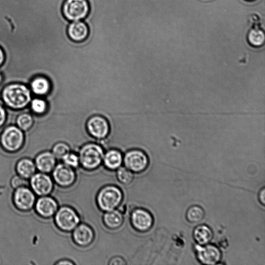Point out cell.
<instances>
[{"label": "cell", "mask_w": 265, "mask_h": 265, "mask_svg": "<svg viewBox=\"0 0 265 265\" xmlns=\"http://www.w3.org/2000/svg\"><path fill=\"white\" fill-rule=\"evenodd\" d=\"M94 237L92 228L85 224H79L73 231V239L77 245L81 247L90 245L93 241Z\"/></svg>", "instance_id": "2e32d148"}, {"label": "cell", "mask_w": 265, "mask_h": 265, "mask_svg": "<svg viewBox=\"0 0 265 265\" xmlns=\"http://www.w3.org/2000/svg\"><path fill=\"white\" fill-rule=\"evenodd\" d=\"M7 119V112L6 107L0 104V128L4 126Z\"/></svg>", "instance_id": "1f68e13d"}, {"label": "cell", "mask_w": 265, "mask_h": 265, "mask_svg": "<svg viewBox=\"0 0 265 265\" xmlns=\"http://www.w3.org/2000/svg\"><path fill=\"white\" fill-rule=\"evenodd\" d=\"M104 155L103 149L100 146L94 143L86 144L79 150L80 165L86 170H94L103 162Z\"/></svg>", "instance_id": "277c9868"}, {"label": "cell", "mask_w": 265, "mask_h": 265, "mask_svg": "<svg viewBox=\"0 0 265 265\" xmlns=\"http://www.w3.org/2000/svg\"><path fill=\"white\" fill-rule=\"evenodd\" d=\"M195 252L198 261L202 264L212 265L218 264L221 260L222 253L214 244L196 245Z\"/></svg>", "instance_id": "9c48e42d"}, {"label": "cell", "mask_w": 265, "mask_h": 265, "mask_svg": "<svg viewBox=\"0 0 265 265\" xmlns=\"http://www.w3.org/2000/svg\"><path fill=\"white\" fill-rule=\"evenodd\" d=\"M30 184L33 192L38 196L49 195L54 188V182L47 174L39 173L33 175L30 179Z\"/></svg>", "instance_id": "30bf717a"}, {"label": "cell", "mask_w": 265, "mask_h": 265, "mask_svg": "<svg viewBox=\"0 0 265 265\" xmlns=\"http://www.w3.org/2000/svg\"><path fill=\"white\" fill-rule=\"evenodd\" d=\"M36 167L35 162L30 158L24 157L17 163L16 171L18 175L28 179L35 174Z\"/></svg>", "instance_id": "7402d4cb"}, {"label": "cell", "mask_w": 265, "mask_h": 265, "mask_svg": "<svg viewBox=\"0 0 265 265\" xmlns=\"http://www.w3.org/2000/svg\"><path fill=\"white\" fill-rule=\"evenodd\" d=\"M118 181L125 185L130 184L134 180V173L126 167H120L117 171Z\"/></svg>", "instance_id": "83f0119b"}, {"label": "cell", "mask_w": 265, "mask_h": 265, "mask_svg": "<svg viewBox=\"0 0 265 265\" xmlns=\"http://www.w3.org/2000/svg\"><path fill=\"white\" fill-rule=\"evenodd\" d=\"M246 1H247V2H254V1H256V0H246Z\"/></svg>", "instance_id": "74e56055"}, {"label": "cell", "mask_w": 265, "mask_h": 265, "mask_svg": "<svg viewBox=\"0 0 265 265\" xmlns=\"http://www.w3.org/2000/svg\"><path fill=\"white\" fill-rule=\"evenodd\" d=\"M30 88L33 94V98L44 97L47 95L51 89V84L48 78L44 76L34 78L31 82Z\"/></svg>", "instance_id": "d6986e66"}, {"label": "cell", "mask_w": 265, "mask_h": 265, "mask_svg": "<svg viewBox=\"0 0 265 265\" xmlns=\"http://www.w3.org/2000/svg\"><path fill=\"white\" fill-rule=\"evenodd\" d=\"M2 80H3V76L1 74H0V83L2 82Z\"/></svg>", "instance_id": "8d00e7d4"}, {"label": "cell", "mask_w": 265, "mask_h": 265, "mask_svg": "<svg viewBox=\"0 0 265 265\" xmlns=\"http://www.w3.org/2000/svg\"><path fill=\"white\" fill-rule=\"evenodd\" d=\"M0 47L5 55L0 67L3 104L6 86L18 83L30 88L34 78L45 75L48 48L40 0H0Z\"/></svg>", "instance_id": "6da1fadb"}, {"label": "cell", "mask_w": 265, "mask_h": 265, "mask_svg": "<svg viewBox=\"0 0 265 265\" xmlns=\"http://www.w3.org/2000/svg\"><path fill=\"white\" fill-rule=\"evenodd\" d=\"M55 221L57 227L61 231L69 232L80 223V218L72 207L64 206L58 208L55 215Z\"/></svg>", "instance_id": "52a82bcc"}, {"label": "cell", "mask_w": 265, "mask_h": 265, "mask_svg": "<svg viewBox=\"0 0 265 265\" xmlns=\"http://www.w3.org/2000/svg\"><path fill=\"white\" fill-rule=\"evenodd\" d=\"M205 212L203 209L198 205L190 207L186 212V219L192 224L200 223L204 219Z\"/></svg>", "instance_id": "484cf974"}, {"label": "cell", "mask_w": 265, "mask_h": 265, "mask_svg": "<svg viewBox=\"0 0 265 265\" xmlns=\"http://www.w3.org/2000/svg\"><path fill=\"white\" fill-rule=\"evenodd\" d=\"M193 236L197 244L203 246L211 242L214 237V233L210 227L202 224L194 229Z\"/></svg>", "instance_id": "ffe728a7"}, {"label": "cell", "mask_w": 265, "mask_h": 265, "mask_svg": "<svg viewBox=\"0 0 265 265\" xmlns=\"http://www.w3.org/2000/svg\"><path fill=\"white\" fill-rule=\"evenodd\" d=\"M25 143V134L16 125L6 127L0 135V145L7 152L14 153L21 150Z\"/></svg>", "instance_id": "3957f363"}, {"label": "cell", "mask_w": 265, "mask_h": 265, "mask_svg": "<svg viewBox=\"0 0 265 265\" xmlns=\"http://www.w3.org/2000/svg\"><path fill=\"white\" fill-rule=\"evenodd\" d=\"M265 190L264 188H263L259 192L258 194V199L259 200L260 203L261 205L263 206H264V202H265Z\"/></svg>", "instance_id": "d6a6232c"}, {"label": "cell", "mask_w": 265, "mask_h": 265, "mask_svg": "<svg viewBox=\"0 0 265 265\" xmlns=\"http://www.w3.org/2000/svg\"><path fill=\"white\" fill-rule=\"evenodd\" d=\"M90 11L88 0H65L62 7L65 17L70 22L84 20Z\"/></svg>", "instance_id": "8992f818"}, {"label": "cell", "mask_w": 265, "mask_h": 265, "mask_svg": "<svg viewBox=\"0 0 265 265\" xmlns=\"http://www.w3.org/2000/svg\"><path fill=\"white\" fill-rule=\"evenodd\" d=\"M13 201L16 207L22 211H28L35 205V193L27 187L18 188L15 191Z\"/></svg>", "instance_id": "8fae6325"}, {"label": "cell", "mask_w": 265, "mask_h": 265, "mask_svg": "<svg viewBox=\"0 0 265 265\" xmlns=\"http://www.w3.org/2000/svg\"><path fill=\"white\" fill-rule=\"evenodd\" d=\"M124 162L122 153L117 149L109 150L104 155L103 162L105 167L109 170H117Z\"/></svg>", "instance_id": "44dd1931"}, {"label": "cell", "mask_w": 265, "mask_h": 265, "mask_svg": "<svg viewBox=\"0 0 265 265\" xmlns=\"http://www.w3.org/2000/svg\"><path fill=\"white\" fill-rule=\"evenodd\" d=\"M62 160L65 165L74 169L80 165L78 155L73 152H69Z\"/></svg>", "instance_id": "f546056e"}, {"label": "cell", "mask_w": 265, "mask_h": 265, "mask_svg": "<svg viewBox=\"0 0 265 265\" xmlns=\"http://www.w3.org/2000/svg\"><path fill=\"white\" fill-rule=\"evenodd\" d=\"M58 264H74V262L69 260H63L57 262Z\"/></svg>", "instance_id": "d590c367"}, {"label": "cell", "mask_w": 265, "mask_h": 265, "mask_svg": "<svg viewBox=\"0 0 265 265\" xmlns=\"http://www.w3.org/2000/svg\"><path fill=\"white\" fill-rule=\"evenodd\" d=\"M89 28L84 20L70 22L67 33L70 38L75 42L85 41L89 36Z\"/></svg>", "instance_id": "e0dca14e"}, {"label": "cell", "mask_w": 265, "mask_h": 265, "mask_svg": "<svg viewBox=\"0 0 265 265\" xmlns=\"http://www.w3.org/2000/svg\"><path fill=\"white\" fill-rule=\"evenodd\" d=\"M35 204L36 213L44 218H50L54 216L58 209L56 200L47 195L39 198Z\"/></svg>", "instance_id": "9a60e30c"}, {"label": "cell", "mask_w": 265, "mask_h": 265, "mask_svg": "<svg viewBox=\"0 0 265 265\" xmlns=\"http://www.w3.org/2000/svg\"><path fill=\"white\" fill-rule=\"evenodd\" d=\"M70 146L65 142H58L52 148V153L57 159L62 160L64 156L70 152Z\"/></svg>", "instance_id": "f1b7e54d"}, {"label": "cell", "mask_w": 265, "mask_h": 265, "mask_svg": "<svg viewBox=\"0 0 265 265\" xmlns=\"http://www.w3.org/2000/svg\"><path fill=\"white\" fill-rule=\"evenodd\" d=\"M125 167L133 173L144 172L148 167L149 160L143 151L132 150L126 153L124 157Z\"/></svg>", "instance_id": "ba28073f"}, {"label": "cell", "mask_w": 265, "mask_h": 265, "mask_svg": "<svg viewBox=\"0 0 265 265\" xmlns=\"http://www.w3.org/2000/svg\"><path fill=\"white\" fill-rule=\"evenodd\" d=\"M12 187L15 189L19 188L27 187L28 185V181L27 179H25L19 175L15 176L11 180Z\"/></svg>", "instance_id": "4dcf8cb0"}, {"label": "cell", "mask_w": 265, "mask_h": 265, "mask_svg": "<svg viewBox=\"0 0 265 265\" xmlns=\"http://www.w3.org/2000/svg\"><path fill=\"white\" fill-rule=\"evenodd\" d=\"M57 158L53 153L49 151H44L38 153L35 160V164L40 172L48 174L52 172L56 166Z\"/></svg>", "instance_id": "ac0fdd59"}, {"label": "cell", "mask_w": 265, "mask_h": 265, "mask_svg": "<svg viewBox=\"0 0 265 265\" xmlns=\"http://www.w3.org/2000/svg\"><path fill=\"white\" fill-rule=\"evenodd\" d=\"M31 111L37 115L44 114L47 110V104L45 99L42 97H33L30 104Z\"/></svg>", "instance_id": "4316f807"}, {"label": "cell", "mask_w": 265, "mask_h": 265, "mask_svg": "<svg viewBox=\"0 0 265 265\" xmlns=\"http://www.w3.org/2000/svg\"><path fill=\"white\" fill-rule=\"evenodd\" d=\"M52 177L57 185L64 188L72 186L76 179L74 169L64 163L55 167L52 171Z\"/></svg>", "instance_id": "7c38bea8"}, {"label": "cell", "mask_w": 265, "mask_h": 265, "mask_svg": "<svg viewBox=\"0 0 265 265\" xmlns=\"http://www.w3.org/2000/svg\"><path fill=\"white\" fill-rule=\"evenodd\" d=\"M86 128L90 134L93 137L102 139L110 133V127L107 120L103 117L96 115L87 121Z\"/></svg>", "instance_id": "5bb4252c"}, {"label": "cell", "mask_w": 265, "mask_h": 265, "mask_svg": "<svg viewBox=\"0 0 265 265\" xmlns=\"http://www.w3.org/2000/svg\"><path fill=\"white\" fill-rule=\"evenodd\" d=\"M133 227L140 232H146L153 227L154 219L151 214L143 208L134 210L131 216Z\"/></svg>", "instance_id": "4fadbf2b"}, {"label": "cell", "mask_w": 265, "mask_h": 265, "mask_svg": "<svg viewBox=\"0 0 265 265\" xmlns=\"http://www.w3.org/2000/svg\"><path fill=\"white\" fill-rule=\"evenodd\" d=\"M248 44L252 47L258 49L263 46L265 42V35L263 30L258 27L250 28L247 34Z\"/></svg>", "instance_id": "603a6c76"}, {"label": "cell", "mask_w": 265, "mask_h": 265, "mask_svg": "<svg viewBox=\"0 0 265 265\" xmlns=\"http://www.w3.org/2000/svg\"><path fill=\"white\" fill-rule=\"evenodd\" d=\"M5 60V55L3 49L0 47V67L4 64Z\"/></svg>", "instance_id": "e575fe53"}, {"label": "cell", "mask_w": 265, "mask_h": 265, "mask_svg": "<svg viewBox=\"0 0 265 265\" xmlns=\"http://www.w3.org/2000/svg\"><path fill=\"white\" fill-rule=\"evenodd\" d=\"M123 198V193L118 187L110 185L103 187L99 191L96 202L99 208L107 212L119 207Z\"/></svg>", "instance_id": "5b68a950"}, {"label": "cell", "mask_w": 265, "mask_h": 265, "mask_svg": "<svg viewBox=\"0 0 265 265\" xmlns=\"http://www.w3.org/2000/svg\"><path fill=\"white\" fill-rule=\"evenodd\" d=\"M123 215L116 209L105 212L103 216V222L107 228L112 230L119 228L123 224Z\"/></svg>", "instance_id": "cb8c5ba5"}, {"label": "cell", "mask_w": 265, "mask_h": 265, "mask_svg": "<svg viewBox=\"0 0 265 265\" xmlns=\"http://www.w3.org/2000/svg\"><path fill=\"white\" fill-rule=\"evenodd\" d=\"M112 264H125L124 260L120 257L113 258L110 263Z\"/></svg>", "instance_id": "836d02e7"}, {"label": "cell", "mask_w": 265, "mask_h": 265, "mask_svg": "<svg viewBox=\"0 0 265 265\" xmlns=\"http://www.w3.org/2000/svg\"><path fill=\"white\" fill-rule=\"evenodd\" d=\"M34 123V119L30 107L24 109L16 119V126L23 132L29 130Z\"/></svg>", "instance_id": "d4e9b609"}, {"label": "cell", "mask_w": 265, "mask_h": 265, "mask_svg": "<svg viewBox=\"0 0 265 265\" xmlns=\"http://www.w3.org/2000/svg\"><path fill=\"white\" fill-rule=\"evenodd\" d=\"M2 98L6 108L15 111L21 110L30 107L33 94L27 86L12 83L3 89Z\"/></svg>", "instance_id": "7a4b0ae2"}]
</instances>
